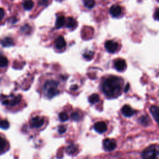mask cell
<instances>
[{
	"label": "cell",
	"instance_id": "obj_33",
	"mask_svg": "<svg viewBox=\"0 0 159 159\" xmlns=\"http://www.w3.org/2000/svg\"><path fill=\"white\" fill-rule=\"evenodd\" d=\"M158 10L157 9V11H156V12H155V18L156 19H158Z\"/></svg>",
	"mask_w": 159,
	"mask_h": 159
},
{
	"label": "cell",
	"instance_id": "obj_13",
	"mask_svg": "<svg viewBox=\"0 0 159 159\" xmlns=\"http://www.w3.org/2000/svg\"><path fill=\"white\" fill-rule=\"evenodd\" d=\"M78 151V146L75 144H70L66 148V152L69 155L76 154Z\"/></svg>",
	"mask_w": 159,
	"mask_h": 159
},
{
	"label": "cell",
	"instance_id": "obj_15",
	"mask_svg": "<svg viewBox=\"0 0 159 159\" xmlns=\"http://www.w3.org/2000/svg\"><path fill=\"white\" fill-rule=\"evenodd\" d=\"M1 44L4 47H10L14 45V42L11 37H5L3 40H2Z\"/></svg>",
	"mask_w": 159,
	"mask_h": 159
},
{
	"label": "cell",
	"instance_id": "obj_9",
	"mask_svg": "<svg viewBox=\"0 0 159 159\" xmlns=\"http://www.w3.org/2000/svg\"><path fill=\"white\" fill-rule=\"evenodd\" d=\"M114 67L118 71L122 72L126 68V62L124 60L119 59L116 61L114 63Z\"/></svg>",
	"mask_w": 159,
	"mask_h": 159
},
{
	"label": "cell",
	"instance_id": "obj_26",
	"mask_svg": "<svg viewBox=\"0 0 159 159\" xmlns=\"http://www.w3.org/2000/svg\"><path fill=\"white\" fill-rule=\"evenodd\" d=\"M71 118H72L73 120L75 121H78L81 119L80 115L78 112H73L71 115Z\"/></svg>",
	"mask_w": 159,
	"mask_h": 159
},
{
	"label": "cell",
	"instance_id": "obj_30",
	"mask_svg": "<svg viewBox=\"0 0 159 159\" xmlns=\"http://www.w3.org/2000/svg\"><path fill=\"white\" fill-rule=\"evenodd\" d=\"M49 2V0H39V4L42 6L46 5Z\"/></svg>",
	"mask_w": 159,
	"mask_h": 159
},
{
	"label": "cell",
	"instance_id": "obj_11",
	"mask_svg": "<svg viewBox=\"0 0 159 159\" xmlns=\"http://www.w3.org/2000/svg\"><path fill=\"white\" fill-rule=\"evenodd\" d=\"M122 113L125 117H131L134 115L135 111L129 105H124L122 108Z\"/></svg>",
	"mask_w": 159,
	"mask_h": 159
},
{
	"label": "cell",
	"instance_id": "obj_6",
	"mask_svg": "<svg viewBox=\"0 0 159 159\" xmlns=\"http://www.w3.org/2000/svg\"><path fill=\"white\" fill-rule=\"evenodd\" d=\"M44 120L41 117L36 116L31 121V124L34 128H40L44 125Z\"/></svg>",
	"mask_w": 159,
	"mask_h": 159
},
{
	"label": "cell",
	"instance_id": "obj_29",
	"mask_svg": "<svg viewBox=\"0 0 159 159\" xmlns=\"http://www.w3.org/2000/svg\"><path fill=\"white\" fill-rule=\"evenodd\" d=\"M4 14H5L4 10L3 9V8L0 7V21H1L3 19Z\"/></svg>",
	"mask_w": 159,
	"mask_h": 159
},
{
	"label": "cell",
	"instance_id": "obj_34",
	"mask_svg": "<svg viewBox=\"0 0 159 159\" xmlns=\"http://www.w3.org/2000/svg\"><path fill=\"white\" fill-rule=\"evenodd\" d=\"M60 1H61V0H60Z\"/></svg>",
	"mask_w": 159,
	"mask_h": 159
},
{
	"label": "cell",
	"instance_id": "obj_8",
	"mask_svg": "<svg viewBox=\"0 0 159 159\" xmlns=\"http://www.w3.org/2000/svg\"><path fill=\"white\" fill-rule=\"evenodd\" d=\"M66 42L62 36H59L55 41V47L58 50H62L66 47Z\"/></svg>",
	"mask_w": 159,
	"mask_h": 159
},
{
	"label": "cell",
	"instance_id": "obj_2",
	"mask_svg": "<svg viewBox=\"0 0 159 159\" xmlns=\"http://www.w3.org/2000/svg\"><path fill=\"white\" fill-rule=\"evenodd\" d=\"M58 83L54 80L47 81L44 85V91L49 98H52L59 93L58 90Z\"/></svg>",
	"mask_w": 159,
	"mask_h": 159
},
{
	"label": "cell",
	"instance_id": "obj_4",
	"mask_svg": "<svg viewBox=\"0 0 159 159\" xmlns=\"http://www.w3.org/2000/svg\"><path fill=\"white\" fill-rule=\"evenodd\" d=\"M103 147L107 150V151H111L116 149V142L115 140L113 139H106L103 140Z\"/></svg>",
	"mask_w": 159,
	"mask_h": 159
},
{
	"label": "cell",
	"instance_id": "obj_5",
	"mask_svg": "<svg viewBox=\"0 0 159 159\" xmlns=\"http://www.w3.org/2000/svg\"><path fill=\"white\" fill-rule=\"evenodd\" d=\"M118 44L113 40H107L105 43V48L106 51L110 53L115 52L118 49Z\"/></svg>",
	"mask_w": 159,
	"mask_h": 159
},
{
	"label": "cell",
	"instance_id": "obj_16",
	"mask_svg": "<svg viewBox=\"0 0 159 159\" xmlns=\"http://www.w3.org/2000/svg\"><path fill=\"white\" fill-rule=\"evenodd\" d=\"M77 26V22L72 17H69L66 21V27L68 28H74Z\"/></svg>",
	"mask_w": 159,
	"mask_h": 159
},
{
	"label": "cell",
	"instance_id": "obj_18",
	"mask_svg": "<svg viewBox=\"0 0 159 159\" xmlns=\"http://www.w3.org/2000/svg\"><path fill=\"white\" fill-rule=\"evenodd\" d=\"M7 147V142L6 140L0 136V154L3 152Z\"/></svg>",
	"mask_w": 159,
	"mask_h": 159
},
{
	"label": "cell",
	"instance_id": "obj_1",
	"mask_svg": "<svg viewBox=\"0 0 159 159\" xmlns=\"http://www.w3.org/2000/svg\"><path fill=\"white\" fill-rule=\"evenodd\" d=\"M121 79L117 77L107 78L103 83L102 90L104 93L110 98L118 96L121 90Z\"/></svg>",
	"mask_w": 159,
	"mask_h": 159
},
{
	"label": "cell",
	"instance_id": "obj_21",
	"mask_svg": "<svg viewBox=\"0 0 159 159\" xmlns=\"http://www.w3.org/2000/svg\"><path fill=\"white\" fill-rule=\"evenodd\" d=\"M23 6L25 10H30L34 6V3H33L32 0H26V1H24Z\"/></svg>",
	"mask_w": 159,
	"mask_h": 159
},
{
	"label": "cell",
	"instance_id": "obj_27",
	"mask_svg": "<svg viewBox=\"0 0 159 159\" xmlns=\"http://www.w3.org/2000/svg\"><path fill=\"white\" fill-rule=\"evenodd\" d=\"M94 55L93 52H88L83 54V57H84L87 60H91L93 58V57Z\"/></svg>",
	"mask_w": 159,
	"mask_h": 159
},
{
	"label": "cell",
	"instance_id": "obj_25",
	"mask_svg": "<svg viewBox=\"0 0 159 159\" xmlns=\"http://www.w3.org/2000/svg\"><path fill=\"white\" fill-rule=\"evenodd\" d=\"M10 127V124L6 120H3L0 121V128L3 129H7Z\"/></svg>",
	"mask_w": 159,
	"mask_h": 159
},
{
	"label": "cell",
	"instance_id": "obj_19",
	"mask_svg": "<svg viewBox=\"0 0 159 159\" xmlns=\"http://www.w3.org/2000/svg\"><path fill=\"white\" fill-rule=\"evenodd\" d=\"M99 96L97 94H93L91 95L89 98H88V101L91 104H95L98 103L99 101Z\"/></svg>",
	"mask_w": 159,
	"mask_h": 159
},
{
	"label": "cell",
	"instance_id": "obj_28",
	"mask_svg": "<svg viewBox=\"0 0 159 159\" xmlns=\"http://www.w3.org/2000/svg\"><path fill=\"white\" fill-rule=\"evenodd\" d=\"M58 133H60V134L65 133L66 132V128L64 126V125H60L58 128Z\"/></svg>",
	"mask_w": 159,
	"mask_h": 159
},
{
	"label": "cell",
	"instance_id": "obj_3",
	"mask_svg": "<svg viewBox=\"0 0 159 159\" xmlns=\"http://www.w3.org/2000/svg\"><path fill=\"white\" fill-rule=\"evenodd\" d=\"M143 159H159V147L158 145H151L142 153Z\"/></svg>",
	"mask_w": 159,
	"mask_h": 159
},
{
	"label": "cell",
	"instance_id": "obj_17",
	"mask_svg": "<svg viewBox=\"0 0 159 159\" xmlns=\"http://www.w3.org/2000/svg\"><path fill=\"white\" fill-rule=\"evenodd\" d=\"M139 122L141 125H144V126H147V125H149V122H150V120L147 116H143L139 119Z\"/></svg>",
	"mask_w": 159,
	"mask_h": 159
},
{
	"label": "cell",
	"instance_id": "obj_7",
	"mask_svg": "<svg viewBox=\"0 0 159 159\" xmlns=\"http://www.w3.org/2000/svg\"><path fill=\"white\" fill-rule=\"evenodd\" d=\"M94 128L95 131L99 133V134H102L104 133L107 130V125L105 122L103 121H100L96 122L95 125H94Z\"/></svg>",
	"mask_w": 159,
	"mask_h": 159
},
{
	"label": "cell",
	"instance_id": "obj_32",
	"mask_svg": "<svg viewBox=\"0 0 159 159\" xmlns=\"http://www.w3.org/2000/svg\"><path fill=\"white\" fill-rule=\"evenodd\" d=\"M129 87H130L129 84V83H128V84L126 85V86H125V90H124L125 92H127L129 90Z\"/></svg>",
	"mask_w": 159,
	"mask_h": 159
},
{
	"label": "cell",
	"instance_id": "obj_23",
	"mask_svg": "<svg viewBox=\"0 0 159 159\" xmlns=\"http://www.w3.org/2000/svg\"><path fill=\"white\" fill-rule=\"evenodd\" d=\"M8 65V60L5 57H0V67H6Z\"/></svg>",
	"mask_w": 159,
	"mask_h": 159
},
{
	"label": "cell",
	"instance_id": "obj_31",
	"mask_svg": "<svg viewBox=\"0 0 159 159\" xmlns=\"http://www.w3.org/2000/svg\"><path fill=\"white\" fill-rule=\"evenodd\" d=\"M77 89H78V85H72V86L71 87V88H70V90H73V91L76 90H77Z\"/></svg>",
	"mask_w": 159,
	"mask_h": 159
},
{
	"label": "cell",
	"instance_id": "obj_10",
	"mask_svg": "<svg viewBox=\"0 0 159 159\" xmlns=\"http://www.w3.org/2000/svg\"><path fill=\"white\" fill-rule=\"evenodd\" d=\"M122 12V8L120 6L114 5L111 7L110 10V13L113 17H118L121 15Z\"/></svg>",
	"mask_w": 159,
	"mask_h": 159
},
{
	"label": "cell",
	"instance_id": "obj_14",
	"mask_svg": "<svg viewBox=\"0 0 159 159\" xmlns=\"http://www.w3.org/2000/svg\"><path fill=\"white\" fill-rule=\"evenodd\" d=\"M65 22V19L63 16H60L57 18L56 23H55V27L57 29H59L62 28Z\"/></svg>",
	"mask_w": 159,
	"mask_h": 159
},
{
	"label": "cell",
	"instance_id": "obj_22",
	"mask_svg": "<svg viewBox=\"0 0 159 159\" xmlns=\"http://www.w3.org/2000/svg\"><path fill=\"white\" fill-rule=\"evenodd\" d=\"M83 3H84L85 7L88 8V9H91L95 5V0H83Z\"/></svg>",
	"mask_w": 159,
	"mask_h": 159
},
{
	"label": "cell",
	"instance_id": "obj_24",
	"mask_svg": "<svg viewBox=\"0 0 159 159\" xmlns=\"http://www.w3.org/2000/svg\"><path fill=\"white\" fill-rule=\"evenodd\" d=\"M58 117H59V119L62 122H65L69 119V116L64 112L60 113L59 115H58Z\"/></svg>",
	"mask_w": 159,
	"mask_h": 159
},
{
	"label": "cell",
	"instance_id": "obj_20",
	"mask_svg": "<svg viewBox=\"0 0 159 159\" xmlns=\"http://www.w3.org/2000/svg\"><path fill=\"white\" fill-rule=\"evenodd\" d=\"M21 99V97L20 95L17 96H14L11 101L8 102V105H10L11 106H14L18 104Z\"/></svg>",
	"mask_w": 159,
	"mask_h": 159
},
{
	"label": "cell",
	"instance_id": "obj_12",
	"mask_svg": "<svg viewBox=\"0 0 159 159\" xmlns=\"http://www.w3.org/2000/svg\"><path fill=\"white\" fill-rule=\"evenodd\" d=\"M150 113H151L153 118L157 122H158L159 119V112H158V107L156 106H152L150 109Z\"/></svg>",
	"mask_w": 159,
	"mask_h": 159
}]
</instances>
